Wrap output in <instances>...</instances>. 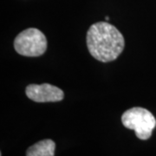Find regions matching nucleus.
<instances>
[{
	"label": "nucleus",
	"instance_id": "1",
	"mask_svg": "<svg viewBox=\"0 0 156 156\" xmlns=\"http://www.w3.org/2000/svg\"><path fill=\"white\" fill-rule=\"evenodd\" d=\"M86 40L91 56L102 62L115 60L125 46L122 34L108 22L92 24L87 32Z\"/></svg>",
	"mask_w": 156,
	"mask_h": 156
},
{
	"label": "nucleus",
	"instance_id": "2",
	"mask_svg": "<svg viewBox=\"0 0 156 156\" xmlns=\"http://www.w3.org/2000/svg\"><path fill=\"white\" fill-rule=\"evenodd\" d=\"M123 126L135 132L140 140L149 139L156 127V119L154 115L140 107H134L123 113L122 116Z\"/></svg>",
	"mask_w": 156,
	"mask_h": 156
},
{
	"label": "nucleus",
	"instance_id": "3",
	"mask_svg": "<svg viewBox=\"0 0 156 156\" xmlns=\"http://www.w3.org/2000/svg\"><path fill=\"white\" fill-rule=\"evenodd\" d=\"M14 48L22 56L30 57L42 56L47 50V39L44 34L37 29H26L16 37Z\"/></svg>",
	"mask_w": 156,
	"mask_h": 156
},
{
	"label": "nucleus",
	"instance_id": "4",
	"mask_svg": "<svg viewBox=\"0 0 156 156\" xmlns=\"http://www.w3.org/2000/svg\"><path fill=\"white\" fill-rule=\"evenodd\" d=\"M29 99L37 102H55L60 101L64 97L61 89L49 83L30 84L25 89Z\"/></svg>",
	"mask_w": 156,
	"mask_h": 156
},
{
	"label": "nucleus",
	"instance_id": "5",
	"mask_svg": "<svg viewBox=\"0 0 156 156\" xmlns=\"http://www.w3.org/2000/svg\"><path fill=\"white\" fill-rule=\"evenodd\" d=\"M56 144L50 139L43 140L30 147L26 151V156H54Z\"/></svg>",
	"mask_w": 156,
	"mask_h": 156
},
{
	"label": "nucleus",
	"instance_id": "6",
	"mask_svg": "<svg viewBox=\"0 0 156 156\" xmlns=\"http://www.w3.org/2000/svg\"><path fill=\"white\" fill-rule=\"evenodd\" d=\"M105 20H106V21H108V20H109V17H105Z\"/></svg>",
	"mask_w": 156,
	"mask_h": 156
}]
</instances>
